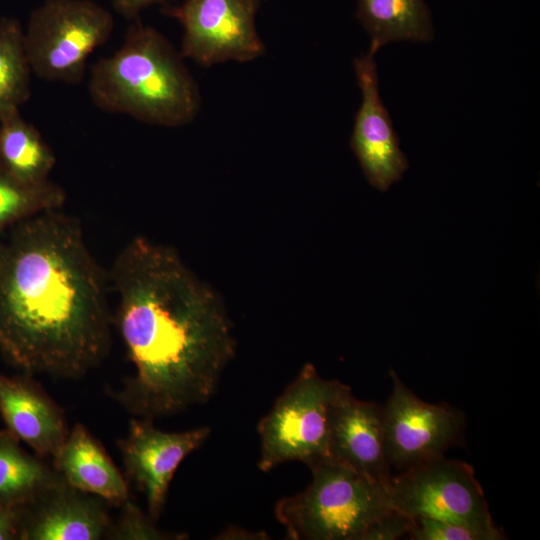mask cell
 I'll use <instances>...</instances> for the list:
<instances>
[{
	"label": "cell",
	"mask_w": 540,
	"mask_h": 540,
	"mask_svg": "<svg viewBox=\"0 0 540 540\" xmlns=\"http://www.w3.org/2000/svg\"><path fill=\"white\" fill-rule=\"evenodd\" d=\"M107 279L80 223L58 210L0 234V354L25 374L78 378L110 345Z\"/></svg>",
	"instance_id": "2"
},
{
	"label": "cell",
	"mask_w": 540,
	"mask_h": 540,
	"mask_svg": "<svg viewBox=\"0 0 540 540\" xmlns=\"http://www.w3.org/2000/svg\"><path fill=\"white\" fill-rule=\"evenodd\" d=\"M0 414L6 429L41 457H54L69 434L61 410L29 374L0 373Z\"/></svg>",
	"instance_id": "14"
},
{
	"label": "cell",
	"mask_w": 540,
	"mask_h": 540,
	"mask_svg": "<svg viewBox=\"0 0 540 540\" xmlns=\"http://www.w3.org/2000/svg\"><path fill=\"white\" fill-rule=\"evenodd\" d=\"M210 428L164 432L152 420L133 419L125 439L119 442L128 476L145 494L148 515L157 520L165 504L169 484L180 463L208 438Z\"/></svg>",
	"instance_id": "11"
},
{
	"label": "cell",
	"mask_w": 540,
	"mask_h": 540,
	"mask_svg": "<svg viewBox=\"0 0 540 540\" xmlns=\"http://www.w3.org/2000/svg\"><path fill=\"white\" fill-rule=\"evenodd\" d=\"M31 74L23 28L17 19L4 17L0 20V121L29 99Z\"/></svg>",
	"instance_id": "19"
},
{
	"label": "cell",
	"mask_w": 540,
	"mask_h": 540,
	"mask_svg": "<svg viewBox=\"0 0 540 540\" xmlns=\"http://www.w3.org/2000/svg\"><path fill=\"white\" fill-rule=\"evenodd\" d=\"M329 455L330 460L388 485L392 475L382 407L375 402L356 399L350 387L346 388L331 406Z\"/></svg>",
	"instance_id": "12"
},
{
	"label": "cell",
	"mask_w": 540,
	"mask_h": 540,
	"mask_svg": "<svg viewBox=\"0 0 540 540\" xmlns=\"http://www.w3.org/2000/svg\"><path fill=\"white\" fill-rule=\"evenodd\" d=\"M19 514L0 508V540L18 539Z\"/></svg>",
	"instance_id": "25"
},
{
	"label": "cell",
	"mask_w": 540,
	"mask_h": 540,
	"mask_svg": "<svg viewBox=\"0 0 540 540\" xmlns=\"http://www.w3.org/2000/svg\"><path fill=\"white\" fill-rule=\"evenodd\" d=\"M260 0H185L167 11L183 28L181 55L209 68L265 53L256 27Z\"/></svg>",
	"instance_id": "8"
},
{
	"label": "cell",
	"mask_w": 540,
	"mask_h": 540,
	"mask_svg": "<svg viewBox=\"0 0 540 540\" xmlns=\"http://www.w3.org/2000/svg\"><path fill=\"white\" fill-rule=\"evenodd\" d=\"M165 0H111L114 11L127 19H135L145 8Z\"/></svg>",
	"instance_id": "24"
},
{
	"label": "cell",
	"mask_w": 540,
	"mask_h": 540,
	"mask_svg": "<svg viewBox=\"0 0 540 540\" xmlns=\"http://www.w3.org/2000/svg\"><path fill=\"white\" fill-rule=\"evenodd\" d=\"M108 277L135 367L118 401L153 420L209 400L236 346L219 297L174 249L144 237L121 250Z\"/></svg>",
	"instance_id": "1"
},
{
	"label": "cell",
	"mask_w": 540,
	"mask_h": 540,
	"mask_svg": "<svg viewBox=\"0 0 540 540\" xmlns=\"http://www.w3.org/2000/svg\"><path fill=\"white\" fill-rule=\"evenodd\" d=\"M217 539H268L263 532H250L241 528H228Z\"/></svg>",
	"instance_id": "26"
},
{
	"label": "cell",
	"mask_w": 540,
	"mask_h": 540,
	"mask_svg": "<svg viewBox=\"0 0 540 540\" xmlns=\"http://www.w3.org/2000/svg\"><path fill=\"white\" fill-rule=\"evenodd\" d=\"M389 506L415 517L498 530L473 468L444 456L392 476L387 487Z\"/></svg>",
	"instance_id": "7"
},
{
	"label": "cell",
	"mask_w": 540,
	"mask_h": 540,
	"mask_svg": "<svg viewBox=\"0 0 540 540\" xmlns=\"http://www.w3.org/2000/svg\"><path fill=\"white\" fill-rule=\"evenodd\" d=\"M63 478L20 446L9 430H0V508L20 513Z\"/></svg>",
	"instance_id": "17"
},
{
	"label": "cell",
	"mask_w": 540,
	"mask_h": 540,
	"mask_svg": "<svg viewBox=\"0 0 540 540\" xmlns=\"http://www.w3.org/2000/svg\"><path fill=\"white\" fill-rule=\"evenodd\" d=\"M392 390L382 407L384 436L390 466L399 470L444 456L460 439L465 416L446 404L417 397L391 370Z\"/></svg>",
	"instance_id": "9"
},
{
	"label": "cell",
	"mask_w": 540,
	"mask_h": 540,
	"mask_svg": "<svg viewBox=\"0 0 540 540\" xmlns=\"http://www.w3.org/2000/svg\"><path fill=\"white\" fill-rule=\"evenodd\" d=\"M116 525H112L107 537L113 539H183L186 535L168 534L157 529L150 517H147L134 504L126 501Z\"/></svg>",
	"instance_id": "22"
},
{
	"label": "cell",
	"mask_w": 540,
	"mask_h": 540,
	"mask_svg": "<svg viewBox=\"0 0 540 540\" xmlns=\"http://www.w3.org/2000/svg\"><path fill=\"white\" fill-rule=\"evenodd\" d=\"M183 59L156 28L136 21L122 45L90 69V99L149 125L185 126L197 117L201 94Z\"/></svg>",
	"instance_id": "3"
},
{
	"label": "cell",
	"mask_w": 540,
	"mask_h": 540,
	"mask_svg": "<svg viewBox=\"0 0 540 540\" xmlns=\"http://www.w3.org/2000/svg\"><path fill=\"white\" fill-rule=\"evenodd\" d=\"M347 385L322 378L307 363L258 424V467L268 472L288 461L309 468L330 460V410Z\"/></svg>",
	"instance_id": "5"
},
{
	"label": "cell",
	"mask_w": 540,
	"mask_h": 540,
	"mask_svg": "<svg viewBox=\"0 0 540 540\" xmlns=\"http://www.w3.org/2000/svg\"><path fill=\"white\" fill-rule=\"evenodd\" d=\"M53 458L55 470L69 486L113 504L128 501L126 481L83 425L73 427Z\"/></svg>",
	"instance_id": "15"
},
{
	"label": "cell",
	"mask_w": 540,
	"mask_h": 540,
	"mask_svg": "<svg viewBox=\"0 0 540 540\" xmlns=\"http://www.w3.org/2000/svg\"><path fill=\"white\" fill-rule=\"evenodd\" d=\"M114 25L112 13L93 0H45L23 29L31 72L49 82L80 83L89 56L110 38Z\"/></svg>",
	"instance_id": "6"
},
{
	"label": "cell",
	"mask_w": 540,
	"mask_h": 540,
	"mask_svg": "<svg viewBox=\"0 0 540 540\" xmlns=\"http://www.w3.org/2000/svg\"><path fill=\"white\" fill-rule=\"evenodd\" d=\"M55 164L53 150L20 111L0 121V167L9 175L28 184L43 183Z\"/></svg>",
	"instance_id": "18"
},
{
	"label": "cell",
	"mask_w": 540,
	"mask_h": 540,
	"mask_svg": "<svg viewBox=\"0 0 540 540\" xmlns=\"http://www.w3.org/2000/svg\"><path fill=\"white\" fill-rule=\"evenodd\" d=\"M356 17L369 34V53L398 41L429 42L434 31L423 0H358Z\"/></svg>",
	"instance_id": "16"
},
{
	"label": "cell",
	"mask_w": 540,
	"mask_h": 540,
	"mask_svg": "<svg viewBox=\"0 0 540 540\" xmlns=\"http://www.w3.org/2000/svg\"><path fill=\"white\" fill-rule=\"evenodd\" d=\"M112 523L100 503L64 480L19 513L20 540H96Z\"/></svg>",
	"instance_id": "13"
},
{
	"label": "cell",
	"mask_w": 540,
	"mask_h": 540,
	"mask_svg": "<svg viewBox=\"0 0 540 540\" xmlns=\"http://www.w3.org/2000/svg\"><path fill=\"white\" fill-rule=\"evenodd\" d=\"M362 102L355 115L350 146L367 181L386 191L408 168L388 111L379 94L377 65L369 52L354 59Z\"/></svg>",
	"instance_id": "10"
},
{
	"label": "cell",
	"mask_w": 540,
	"mask_h": 540,
	"mask_svg": "<svg viewBox=\"0 0 540 540\" xmlns=\"http://www.w3.org/2000/svg\"><path fill=\"white\" fill-rule=\"evenodd\" d=\"M412 527V517L391 508L366 529L361 540H396L404 536L408 538Z\"/></svg>",
	"instance_id": "23"
},
{
	"label": "cell",
	"mask_w": 540,
	"mask_h": 540,
	"mask_svg": "<svg viewBox=\"0 0 540 540\" xmlns=\"http://www.w3.org/2000/svg\"><path fill=\"white\" fill-rule=\"evenodd\" d=\"M312 482L282 498L275 514L292 540H361L391 507L387 485L332 460L312 466Z\"/></svg>",
	"instance_id": "4"
},
{
	"label": "cell",
	"mask_w": 540,
	"mask_h": 540,
	"mask_svg": "<svg viewBox=\"0 0 540 540\" xmlns=\"http://www.w3.org/2000/svg\"><path fill=\"white\" fill-rule=\"evenodd\" d=\"M66 192L58 184L21 182L0 167V234L43 212L61 209Z\"/></svg>",
	"instance_id": "20"
},
{
	"label": "cell",
	"mask_w": 540,
	"mask_h": 540,
	"mask_svg": "<svg viewBox=\"0 0 540 540\" xmlns=\"http://www.w3.org/2000/svg\"><path fill=\"white\" fill-rule=\"evenodd\" d=\"M411 540H501L500 530H484L473 526L425 517L413 518L408 535Z\"/></svg>",
	"instance_id": "21"
}]
</instances>
